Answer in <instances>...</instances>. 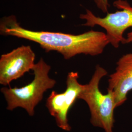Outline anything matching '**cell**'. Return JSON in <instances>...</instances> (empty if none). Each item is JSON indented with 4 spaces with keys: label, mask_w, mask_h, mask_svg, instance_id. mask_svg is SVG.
Returning a JSON list of instances; mask_svg holds the SVG:
<instances>
[{
    "label": "cell",
    "mask_w": 132,
    "mask_h": 132,
    "mask_svg": "<svg viewBox=\"0 0 132 132\" xmlns=\"http://www.w3.org/2000/svg\"><path fill=\"white\" fill-rule=\"evenodd\" d=\"M51 69L50 65L41 58L32 70L34 78L30 83L21 88H1L7 104L6 109L12 111L22 108L29 116L33 117L35 108L42 101L44 93L53 88L56 83V80L49 76Z\"/></svg>",
    "instance_id": "cell-2"
},
{
    "label": "cell",
    "mask_w": 132,
    "mask_h": 132,
    "mask_svg": "<svg viewBox=\"0 0 132 132\" xmlns=\"http://www.w3.org/2000/svg\"><path fill=\"white\" fill-rule=\"evenodd\" d=\"M0 33L36 43L46 52L55 51L61 54L66 60L82 54L98 55L109 44L106 34L102 31L90 30L76 35L35 31L23 28L13 15L1 18Z\"/></svg>",
    "instance_id": "cell-1"
},
{
    "label": "cell",
    "mask_w": 132,
    "mask_h": 132,
    "mask_svg": "<svg viewBox=\"0 0 132 132\" xmlns=\"http://www.w3.org/2000/svg\"><path fill=\"white\" fill-rule=\"evenodd\" d=\"M35 54L29 46L23 45L2 54L0 58V84L9 85L32 70L35 64Z\"/></svg>",
    "instance_id": "cell-6"
},
{
    "label": "cell",
    "mask_w": 132,
    "mask_h": 132,
    "mask_svg": "<svg viewBox=\"0 0 132 132\" xmlns=\"http://www.w3.org/2000/svg\"><path fill=\"white\" fill-rule=\"evenodd\" d=\"M107 74L104 68L97 65L89 82L84 85L78 99L88 105L93 126L103 129L105 132H113L114 111L117 108L114 96L111 90H107V93L104 94L99 89L100 81Z\"/></svg>",
    "instance_id": "cell-3"
},
{
    "label": "cell",
    "mask_w": 132,
    "mask_h": 132,
    "mask_svg": "<svg viewBox=\"0 0 132 132\" xmlns=\"http://www.w3.org/2000/svg\"><path fill=\"white\" fill-rule=\"evenodd\" d=\"M94 2L96 6L103 13H108L109 8L110 6L108 0H94Z\"/></svg>",
    "instance_id": "cell-8"
},
{
    "label": "cell",
    "mask_w": 132,
    "mask_h": 132,
    "mask_svg": "<svg viewBox=\"0 0 132 132\" xmlns=\"http://www.w3.org/2000/svg\"><path fill=\"white\" fill-rule=\"evenodd\" d=\"M107 90L113 93L117 107L127 99L128 94L132 90V52L118 59L115 71L109 76Z\"/></svg>",
    "instance_id": "cell-7"
},
{
    "label": "cell",
    "mask_w": 132,
    "mask_h": 132,
    "mask_svg": "<svg viewBox=\"0 0 132 132\" xmlns=\"http://www.w3.org/2000/svg\"><path fill=\"white\" fill-rule=\"evenodd\" d=\"M113 5L118 10L108 12L104 17L96 16L90 10H86L79 18L86 21L83 26H98L105 29L109 44L117 48L120 44L132 43V6L126 0H117Z\"/></svg>",
    "instance_id": "cell-4"
},
{
    "label": "cell",
    "mask_w": 132,
    "mask_h": 132,
    "mask_svg": "<svg viewBox=\"0 0 132 132\" xmlns=\"http://www.w3.org/2000/svg\"><path fill=\"white\" fill-rule=\"evenodd\" d=\"M78 78L77 72L68 73L65 91L58 93L53 90L46 101V107L51 115L55 118L57 126L66 131H70L71 129L68 118L69 111L78 99L84 88V85L78 82Z\"/></svg>",
    "instance_id": "cell-5"
}]
</instances>
